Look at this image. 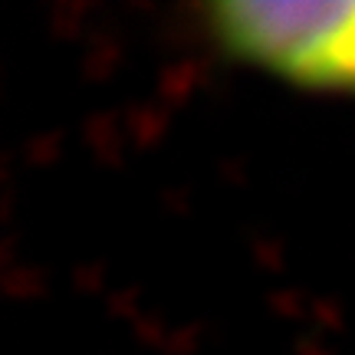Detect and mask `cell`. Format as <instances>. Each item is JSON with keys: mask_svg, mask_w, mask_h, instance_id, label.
Wrapping results in <instances>:
<instances>
[{"mask_svg": "<svg viewBox=\"0 0 355 355\" xmlns=\"http://www.w3.org/2000/svg\"><path fill=\"white\" fill-rule=\"evenodd\" d=\"M201 26L237 63L355 96V0H220L201 7Z\"/></svg>", "mask_w": 355, "mask_h": 355, "instance_id": "1", "label": "cell"}]
</instances>
